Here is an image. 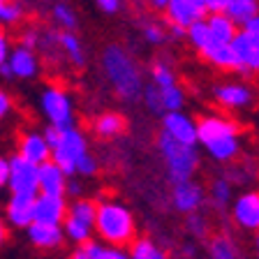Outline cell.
<instances>
[{"label":"cell","instance_id":"cell-1","mask_svg":"<svg viewBox=\"0 0 259 259\" xmlns=\"http://www.w3.org/2000/svg\"><path fill=\"white\" fill-rule=\"evenodd\" d=\"M197 146L218 164H232L243 148L241 125L225 113H206L197 118Z\"/></svg>","mask_w":259,"mask_h":259},{"label":"cell","instance_id":"cell-2","mask_svg":"<svg viewBox=\"0 0 259 259\" xmlns=\"http://www.w3.org/2000/svg\"><path fill=\"white\" fill-rule=\"evenodd\" d=\"M102 72L116 95L125 102H135L144 93V74L137 58L120 44H109L102 51Z\"/></svg>","mask_w":259,"mask_h":259},{"label":"cell","instance_id":"cell-3","mask_svg":"<svg viewBox=\"0 0 259 259\" xmlns=\"http://www.w3.org/2000/svg\"><path fill=\"white\" fill-rule=\"evenodd\" d=\"M95 236L111 248H130L137 238L135 213L120 199L97 201L95 213Z\"/></svg>","mask_w":259,"mask_h":259},{"label":"cell","instance_id":"cell-4","mask_svg":"<svg viewBox=\"0 0 259 259\" xmlns=\"http://www.w3.org/2000/svg\"><path fill=\"white\" fill-rule=\"evenodd\" d=\"M157 151H160V157L164 162V169H167L169 185L194 178L201 160L197 144H181V141L167 137L164 132H160L157 135Z\"/></svg>","mask_w":259,"mask_h":259},{"label":"cell","instance_id":"cell-5","mask_svg":"<svg viewBox=\"0 0 259 259\" xmlns=\"http://www.w3.org/2000/svg\"><path fill=\"white\" fill-rule=\"evenodd\" d=\"M95 213L97 201L88 199V197L72 199L67 206V215L63 220L65 241H70L72 245H81V243L91 241L95 236Z\"/></svg>","mask_w":259,"mask_h":259},{"label":"cell","instance_id":"cell-6","mask_svg":"<svg viewBox=\"0 0 259 259\" xmlns=\"http://www.w3.org/2000/svg\"><path fill=\"white\" fill-rule=\"evenodd\" d=\"M39 109H42L44 118L49 120L51 127L70 130L76 127L74 116V102H72L70 93L60 86H47L39 95Z\"/></svg>","mask_w":259,"mask_h":259},{"label":"cell","instance_id":"cell-7","mask_svg":"<svg viewBox=\"0 0 259 259\" xmlns=\"http://www.w3.org/2000/svg\"><path fill=\"white\" fill-rule=\"evenodd\" d=\"M88 153V139L79 127L60 130L58 141L51 146V162H56L67 176H74L79 160Z\"/></svg>","mask_w":259,"mask_h":259},{"label":"cell","instance_id":"cell-8","mask_svg":"<svg viewBox=\"0 0 259 259\" xmlns=\"http://www.w3.org/2000/svg\"><path fill=\"white\" fill-rule=\"evenodd\" d=\"M213 100L222 111H248L257 102V91L248 81H220L213 86Z\"/></svg>","mask_w":259,"mask_h":259},{"label":"cell","instance_id":"cell-9","mask_svg":"<svg viewBox=\"0 0 259 259\" xmlns=\"http://www.w3.org/2000/svg\"><path fill=\"white\" fill-rule=\"evenodd\" d=\"M37 174L39 167L32 162L23 160L21 155H12L10 157V178H7V188L12 194H39V183H37Z\"/></svg>","mask_w":259,"mask_h":259},{"label":"cell","instance_id":"cell-10","mask_svg":"<svg viewBox=\"0 0 259 259\" xmlns=\"http://www.w3.org/2000/svg\"><path fill=\"white\" fill-rule=\"evenodd\" d=\"M229 213L238 229L259 234V190H245L236 194L229 206Z\"/></svg>","mask_w":259,"mask_h":259},{"label":"cell","instance_id":"cell-11","mask_svg":"<svg viewBox=\"0 0 259 259\" xmlns=\"http://www.w3.org/2000/svg\"><path fill=\"white\" fill-rule=\"evenodd\" d=\"M171 206L174 210H178L181 215H190V213H197V210L204 208L206 204V188L199 183V181H183V183L171 185Z\"/></svg>","mask_w":259,"mask_h":259},{"label":"cell","instance_id":"cell-12","mask_svg":"<svg viewBox=\"0 0 259 259\" xmlns=\"http://www.w3.org/2000/svg\"><path fill=\"white\" fill-rule=\"evenodd\" d=\"M67 197L65 194H42L35 197L32 204V222H47V225H63L67 215Z\"/></svg>","mask_w":259,"mask_h":259},{"label":"cell","instance_id":"cell-13","mask_svg":"<svg viewBox=\"0 0 259 259\" xmlns=\"http://www.w3.org/2000/svg\"><path fill=\"white\" fill-rule=\"evenodd\" d=\"M160 132L181 144H197V118H192L185 111H167L162 113Z\"/></svg>","mask_w":259,"mask_h":259},{"label":"cell","instance_id":"cell-14","mask_svg":"<svg viewBox=\"0 0 259 259\" xmlns=\"http://www.w3.org/2000/svg\"><path fill=\"white\" fill-rule=\"evenodd\" d=\"M206 12L204 0H169V5L164 7V16H167V23L174 26H181L188 30L192 23L201 21Z\"/></svg>","mask_w":259,"mask_h":259},{"label":"cell","instance_id":"cell-15","mask_svg":"<svg viewBox=\"0 0 259 259\" xmlns=\"http://www.w3.org/2000/svg\"><path fill=\"white\" fill-rule=\"evenodd\" d=\"M28 241L32 248L37 250H58L65 243V232L63 225H47V222H32L26 227Z\"/></svg>","mask_w":259,"mask_h":259},{"label":"cell","instance_id":"cell-16","mask_svg":"<svg viewBox=\"0 0 259 259\" xmlns=\"http://www.w3.org/2000/svg\"><path fill=\"white\" fill-rule=\"evenodd\" d=\"M16 155H21L23 160L39 167L42 162L51 160V148H49L44 135H39V132H23V135H19V141H16Z\"/></svg>","mask_w":259,"mask_h":259},{"label":"cell","instance_id":"cell-17","mask_svg":"<svg viewBox=\"0 0 259 259\" xmlns=\"http://www.w3.org/2000/svg\"><path fill=\"white\" fill-rule=\"evenodd\" d=\"M7 65H10L12 74H14L16 79H35V76L39 74V60H37V54H35L32 49L21 47V44L10 51Z\"/></svg>","mask_w":259,"mask_h":259},{"label":"cell","instance_id":"cell-18","mask_svg":"<svg viewBox=\"0 0 259 259\" xmlns=\"http://www.w3.org/2000/svg\"><path fill=\"white\" fill-rule=\"evenodd\" d=\"M32 204L35 197L32 194H12L5 206V218L12 227L16 229H26L32 225Z\"/></svg>","mask_w":259,"mask_h":259},{"label":"cell","instance_id":"cell-19","mask_svg":"<svg viewBox=\"0 0 259 259\" xmlns=\"http://www.w3.org/2000/svg\"><path fill=\"white\" fill-rule=\"evenodd\" d=\"M67 174L56 164V162L47 160L39 164V174H37V183H39V192L42 194H65L67 188Z\"/></svg>","mask_w":259,"mask_h":259},{"label":"cell","instance_id":"cell-20","mask_svg":"<svg viewBox=\"0 0 259 259\" xmlns=\"http://www.w3.org/2000/svg\"><path fill=\"white\" fill-rule=\"evenodd\" d=\"M70 259H130L127 248H111L102 241H86L81 245H74V252Z\"/></svg>","mask_w":259,"mask_h":259},{"label":"cell","instance_id":"cell-21","mask_svg":"<svg viewBox=\"0 0 259 259\" xmlns=\"http://www.w3.org/2000/svg\"><path fill=\"white\" fill-rule=\"evenodd\" d=\"M206 26H208L210 35L218 44H232V39L236 37L238 32V23H234L225 12H210V14L204 16Z\"/></svg>","mask_w":259,"mask_h":259},{"label":"cell","instance_id":"cell-22","mask_svg":"<svg viewBox=\"0 0 259 259\" xmlns=\"http://www.w3.org/2000/svg\"><path fill=\"white\" fill-rule=\"evenodd\" d=\"M125 127H127V120L118 111H104L93 120V132L100 139H116L125 132Z\"/></svg>","mask_w":259,"mask_h":259},{"label":"cell","instance_id":"cell-23","mask_svg":"<svg viewBox=\"0 0 259 259\" xmlns=\"http://www.w3.org/2000/svg\"><path fill=\"white\" fill-rule=\"evenodd\" d=\"M206 201H208L210 208H215L218 213H225V210H229V206H232V201H234L232 183H229L225 176H222V178H215V181L208 185V192H206Z\"/></svg>","mask_w":259,"mask_h":259},{"label":"cell","instance_id":"cell-24","mask_svg":"<svg viewBox=\"0 0 259 259\" xmlns=\"http://www.w3.org/2000/svg\"><path fill=\"white\" fill-rule=\"evenodd\" d=\"M58 44L60 51L74 67H83L86 65V49L81 44V39L76 37L74 30H60L58 32Z\"/></svg>","mask_w":259,"mask_h":259},{"label":"cell","instance_id":"cell-25","mask_svg":"<svg viewBox=\"0 0 259 259\" xmlns=\"http://www.w3.org/2000/svg\"><path fill=\"white\" fill-rule=\"evenodd\" d=\"M208 259H241V248L229 234L208 236Z\"/></svg>","mask_w":259,"mask_h":259},{"label":"cell","instance_id":"cell-26","mask_svg":"<svg viewBox=\"0 0 259 259\" xmlns=\"http://www.w3.org/2000/svg\"><path fill=\"white\" fill-rule=\"evenodd\" d=\"M127 254L130 259H171L167 254V250L157 241H153L151 236H137L132 241V245L127 248Z\"/></svg>","mask_w":259,"mask_h":259},{"label":"cell","instance_id":"cell-27","mask_svg":"<svg viewBox=\"0 0 259 259\" xmlns=\"http://www.w3.org/2000/svg\"><path fill=\"white\" fill-rule=\"evenodd\" d=\"M204 60L210 63L220 72H236L238 74V58H236V54H234L232 44H215V47L204 56Z\"/></svg>","mask_w":259,"mask_h":259},{"label":"cell","instance_id":"cell-28","mask_svg":"<svg viewBox=\"0 0 259 259\" xmlns=\"http://www.w3.org/2000/svg\"><path fill=\"white\" fill-rule=\"evenodd\" d=\"M185 39L190 42V47L197 51V54L204 58L206 54H208L210 49L215 47V39H213V35H210L208 26H206V19H201V21L192 23V26L188 28V32H185Z\"/></svg>","mask_w":259,"mask_h":259},{"label":"cell","instance_id":"cell-29","mask_svg":"<svg viewBox=\"0 0 259 259\" xmlns=\"http://www.w3.org/2000/svg\"><path fill=\"white\" fill-rule=\"evenodd\" d=\"M225 14L241 28L250 16L259 14V0H227Z\"/></svg>","mask_w":259,"mask_h":259},{"label":"cell","instance_id":"cell-30","mask_svg":"<svg viewBox=\"0 0 259 259\" xmlns=\"http://www.w3.org/2000/svg\"><path fill=\"white\" fill-rule=\"evenodd\" d=\"M185 232H188V236L192 238V241H208L210 220L201 213V210L190 213V215H185Z\"/></svg>","mask_w":259,"mask_h":259},{"label":"cell","instance_id":"cell-31","mask_svg":"<svg viewBox=\"0 0 259 259\" xmlns=\"http://www.w3.org/2000/svg\"><path fill=\"white\" fill-rule=\"evenodd\" d=\"M151 83L157 88H169V86H176L178 83L176 72H174V67L167 60H155V63L151 65Z\"/></svg>","mask_w":259,"mask_h":259},{"label":"cell","instance_id":"cell-32","mask_svg":"<svg viewBox=\"0 0 259 259\" xmlns=\"http://www.w3.org/2000/svg\"><path fill=\"white\" fill-rule=\"evenodd\" d=\"M160 100H162V113L167 111H183L185 107V91L181 86H169L160 88Z\"/></svg>","mask_w":259,"mask_h":259},{"label":"cell","instance_id":"cell-33","mask_svg":"<svg viewBox=\"0 0 259 259\" xmlns=\"http://www.w3.org/2000/svg\"><path fill=\"white\" fill-rule=\"evenodd\" d=\"M51 14H54V21L58 23L60 30H74V28L79 26L76 12L72 10L67 3H56L54 10H51Z\"/></svg>","mask_w":259,"mask_h":259},{"label":"cell","instance_id":"cell-34","mask_svg":"<svg viewBox=\"0 0 259 259\" xmlns=\"http://www.w3.org/2000/svg\"><path fill=\"white\" fill-rule=\"evenodd\" d=\"M141 35H144V39L151 44V47H160V44H164L169 39L167 26H164V23H157V21L144 23V28H141Z\"/></svg>","mask_w":259,"mask_h":259},{"label":"cell","instance_id":"cell-35","mask_svg":"<svg viewBox=\"0 0 259 259\" xmlns=\"http://www.w3.org/2000/svg\"><path fill=\"white\" fill-rule=\"evenodd\" d=\"M141 100H144L146 109L153 113H162V100H160V88L153 86L151 81L144 86V93H141Z\"/></svg>","mask_w":259,"mask_h":259},{"label":"cell","instance_id":"cell-36","mask_svg":"<svg viewBox=\"0 0 259 259\" xmlns=\"http://www.w3.org/2000/svg\"><path fill=\"white\" fill-rule=\"evenodd\" d=\"M21 16H23L21 5H16V3H5V5H0V23L14 26V23L21 21Z\"/></svg>","mask_w":259,"mask_h":259},{"label":"cell","instance_id":"cell-37","mask_svg":"<svg viewBox=\"0 0 259 259\" xmlns=\"http://www.w3.org/2000/svg\"><path fill=\"white\" fill-rule=\"evenodd\" d=\"M95 174H97V160L91 155V153H88V155H83L79 160L74 176H95Z\"/></svg>","mask_w":259,"mask_h":259},{"label":"cell","instance_id":"cell-38","mask_svg":"<svg viewBox=\"0 0 259 259\" xmlns=\"http://www.w3.org/2000/svg\"><path fill=\"white\" fill-rule=\"evenodd\" d=\"M19 44L26 49H32V51H37V44H39V32L32 30V28H28V30L21 32V39H19Z\"/></svg>","mask_w":259,"mask_h":259},{"label":"cell","instance_id":"cell-39","mask_svg":"<svg viewBox=\"0 0 259 259\" xmlns=\"http://www.w3.org/2000/svg\"><path fill=\"white\" fill-rule=\"evenodd\" d=\"M241 30L248 35V37H252L254 42H259V14H254V16H250L248 21L241 26Z\"/></svg>","mask_w":259,"mask_h":259},{"label":"cell","instance_id":"cell-40","mask_svg":"<svg viewBox=\"0 0 259 259\" xmlns=\"http://www.w3.org/2000/svg\"><path fill=\"white\" fill-rule=\"evenodd\" d=\"M95 3L104 14H116L120 10V5H123V0H95Z\"/></svg>","mask_w":259,"mask_h":259},{"label":"cell","instance_id":"cell-41","mask_svg":"<svg viewBox=\"0 0 259 259\" xmlns=\"http://www.w3.org/2000/svg\"><path fill=\"white\" fill-rule=\"evenodd\" d=\"M252 74H259V47L254 49L252 56L245 63V76H252Z\"/></svg>","mask_w":259,"mask_h":259},{"label":"cell","instance_id":"cell-42","mask_svg":"<svg viewBox=\"0 0 259 259\" xmlns=\"http://www.w3.org/2000/svg\"><path fill=\"white\" fill-rule=\"evenodd\" d=\"M10 111H12V97L7 95L3 88H0V120L7 118V116H10Z\"/></svg>","mask_w":259,"mask_h":259},{"label":"cell","instance_id":"cell-43","mask_svg":"<svg viewBox=\"0 0 259 259\" xmlns=\"http://www.w3.org/2000/svg\"><path fill=\"white\" fill-rule=\"evenodd\" d=\"M7 178H10V157L0 155V190L7 188Z\"/></svg>","mask_w":259,"mask_h":259},{"label":"cell","instance_id":"cell-44","mask_svg":"<svg viewBox=\"0 0 259 259\" xmlns=\"http://www.w3.org/2000/svg\"><path fill=\"white\" fill-rule=\"evenodd\" d=\"M10 37L5 35V30H0V65L7 63V58H10Z\"/></svg>","mask_w":259,"mask_h":259},{"label":"cell","instance_id":"cell-45","mask_svg":"<svg viewBox=\"0 0 259 259\" xmlns=\"http://www.w3.org/2000/svg\"><path fill=\"white\" fill-rule=\"evenodd\" d=\"M67 194H70V197H81V194H83V185L79 183V181H72V178H67V188H65V197H67Z\"/></svg>","mask_w":259,"mask_h":259},{"label":"cell","instance_id":"cell-46","mask_svg":"<svg viewBox=\"0 0 259 259\" xmlns=\"http://www.w3.org/2000/svg\"><path fill=\"white\" fill-rule=\"evenodd\" d=\"M204 5H206V12H225L227 7V0H204Z\"/></svg>","mask_w":259,"mask_h":259},{"label":"cell","instance_id":"cell-47","mask_svg":"<svg viewBox=\"0 0 259 259\" xmlns=\"http://www.w3.org/2000/svg\"><path fill=\"white\" fill-rule=\"evenodd\" d=\"M167 32H169V39H185V28L181 26H174V23H167Z\"/></svg>","mask_w":259,"mask_h":259},{"label":"cell","instance_id":"cell-48","mask_svg":"<svg viewBox=\"0 0 259 259\" xmlns=\"http://www.w3.org/2000/svg\"><path fill=\"white\" fill-rule=\"evenodd\" d=\"M146 3H148L153 10H157V12H164V7L169 5V0H146Z\"/></svg>","mask_w":259,"mask_h":259},{"label":"cell","instance_id":"cell-49","mask_svg":"<svg viewBox=\"0 0 259 259\" xmlns=\"http://www.w3.org/2000/svg\"><path fill=\"white\" fill-rule=\"evenodd\" d=\"M7 241V222H3V218H0V248L5 245Z\"/></svg>","mask_w":259,"mask_h":259},{"label":"cell","instance_id":"cell-50","mask_svg":"<svg viewBox=\"0 0 259 259\" xmlns=\"http://www.w3.org/2000/svg\"><path fill=\"white\" fill-rule=\"evenodd\" d=\"M0 76H3V79H14V74H12V70H10V65L7 63L0 65Z\"/></svg>","mask_w":259,"mask_h":259},{"label":"cell","instance_id":"cell-51","mask_svg":"<svg viewBox=\"0 0 259 259\" xmlns=\"http://www.w3.org/2000/svg\"><path fill=\"white\" fill-rule=\"evenodd\" d=\"M181 252H183V254H185V257L194 259V243H185L183 248H181Z\"/></svg>","mask_w":259,"mask_h":259},{"label":"cell","instance_id":"cell-52","mask_svg":"<svg viewBox=\"0 0 259 259\" xmlns=\"http://www.w3.org/2000/svg\"><path fill=\"white\" fill-rule=\"evenodd\" d=\"M254 252H257V257L254 259H259V234H257V238H254Z\"/></svg>","mask_w":259,"mask_h":259},{"label":"cell","instance_id":"cell-53","mask_svg":"<svg viewBox=\"0 0 259 259\" xmlns=\"http://www.w3.org/2000/svg\"><path fill=\"white\" fill-rule=\"evenodd\" d=\"M5 3H10V0H0V5H5Z\"/></svg>","mask_w":259,"mask_h":259},{"label":"cell","instance_id":"cell-54","mask_svg":"<svg viewBox=\"0 0 259 259\" xmlns=\"http://www.w3.org/2000/svg\"><path fill=\"white\" fill-rule=\"evenodd\" d=\"M194 259H208V257H194Z\"/></svg>","mask_w":259,"mask_h":259},{"label":"cell","instance_id":"cell-55","mask_svg":"<svg viewBox=\"0 0 259 259\" xmlns=\"http://www.w3.org/2000/svg\"><path fill=\"white\" fill-rule=\"evenodd\" d=\"M67 259H70V257H67Z\"/></svg>","mask_w":259,"mask_h":259}]
</instances>
